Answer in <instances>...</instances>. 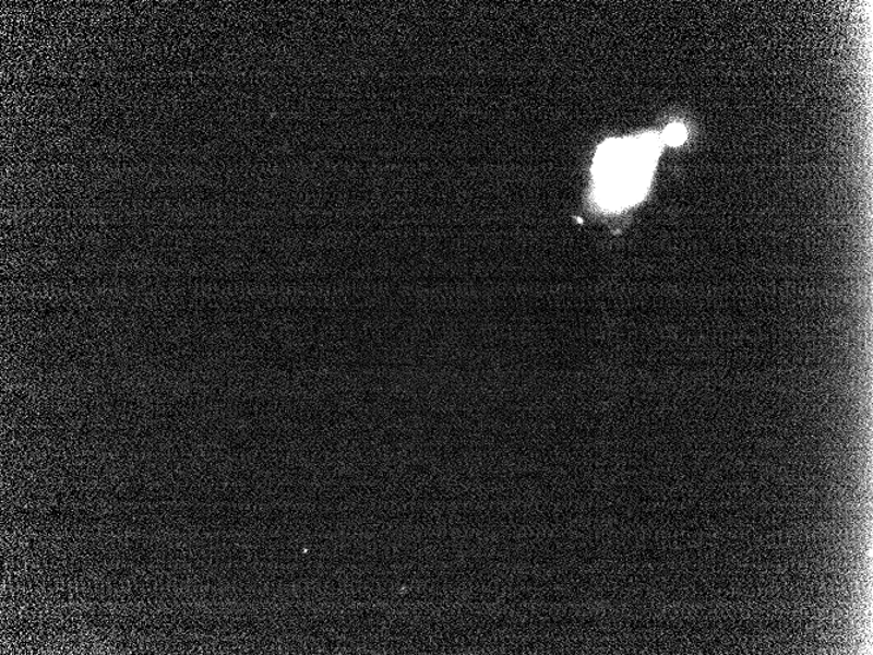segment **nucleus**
Returning a JSON list of instances; mask_svg holds the SVG:
<instances>
[{"instance_id":"nucleus-1","label":"nucleus","mask_w":873,"mask_h":655,"mask_svg":"<svg viewBox=\"0 0 873 655\" xmlns=\"http://www.w3.org/2000/svg\"><path fill=\"white\" fill-rule=\"evenodd\" d=\"M657 154V143L651 139L637 142H612L599 152L597 202L606 210H623L643 200L649 184L650 164Z\"/></svg>"},{"instance_id":"nucleus-2","label":"nucleus","mask_w":873,"mask_h":655,"mask_svg":"<svg viewBox=\"0 0 873 655\" xmlns=\"http://www.w3.org/2000/svg\"><path fill=\"white\" fill-rule=\"evenodd\" d=\"M686 132L684 126L681 124H671L670 128L666 130V142L671 145H679L684 142Z\"/></svg>"}]
</instances>
